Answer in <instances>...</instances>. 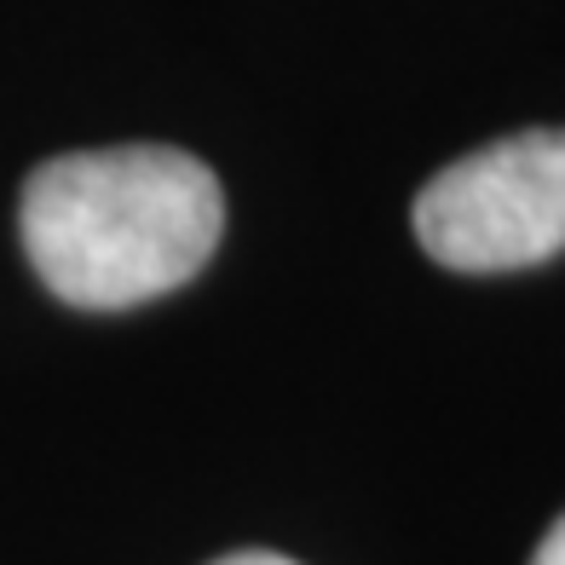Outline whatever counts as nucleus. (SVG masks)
<instances>
[{
	"label": "nucleus",
	"mask_w": 565,
	"mask_h": 565,
	"mask_svg": "<svg viewBox=\"0 0 565 565\" xmlns=\"http://www.w3.org/2000/svg\"><path fill=\"white\" fill-rule=\"evenodd\" d=\"M18 231L35 277L64 306L127 312L191 282L225 231L209 162L173 145H110L30 173Z\"/></svg>",
	"instance_id": "nucleus-1"
},
{
	"label": "nucleus",
	"mask_w": 565,
	"mask_h": 565,
	"mask_svg": "<svg viewBox=\"0 0 565 565\" xmlns=\"http://www.w3.org/2000/svg\"><path fill=\"white\" fill-rule=\"evenodd\" d=\"M416 243L450 271H525L565 248V127L508 134L427 179Z\"/></svg>",
	"instance_id": "nucleus-2"
},
{
	"label": "nucleus",
	"mask_w": 565,
	"mask_h": 565,
	"mask_svg": "<svg viewBox=\"0 0 565 565\" xmlns=\"http://www.w3.org/2000/svg\"><path fill=\"white\" fill-rule=\"evenodd\" d=\"M531 565H565V513L548 525L543 543H536V559H531Z\"/></svg>",
	"instance_id": "nucleus-3"
},
{
	"label": "nucleus",
	"mask_w": 565,
	"mask_h": 565,
	"mask_svg": "<svg viewBox=\"0 0 565 565\" xmlns=\"http://www.w3.org/2000/svg\"><path fill=\"white\" fill-rule=\"evenodd\" d=\"M214 565H300V559H289V554H266V548H243V554H225V559H214Z\"/></svg>",
	"instance_id": "nucleus-4"
}]
</instances>
